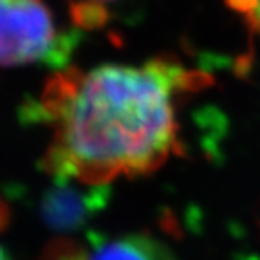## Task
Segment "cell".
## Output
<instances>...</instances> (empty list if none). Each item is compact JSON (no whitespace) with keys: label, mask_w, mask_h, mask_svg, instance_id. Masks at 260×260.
Masks as SVG:
<instances>
[{"label":"cell","mask_w":260,"mask_h":260,"mask_svg":"<svg viewBox=\"0 0 260 260\" xmlns=\"http://www.w3.org/2000/svg\"><path fill=\"white\" fill-rule=\"evenodd\" d=\"M195 73L168 60L58 71L40 98L51 126L44 167L56 181L103 186L157 170L177 148V96Z\"/></svg>","instance_id":"1"},{"label":"cell","mask_w":260,"mask_h":260,"mask_svg":"<svg viewBox=\"0 0 260 260\" xmlns=\"http://www.w3.org/2000/svg\"><path fill=\"white\" fill-rule=\"evenodd\" d=\"M58 47V25L44 0H0V67L38 63Z\"/></svg>","instance_id":"2"},{"label":"cell","mask_w":260,"mask_h":260,"mask_svg":"<svg viewBox=\"0 0 260 260\" xmlns=\"http://www.w3.org/2000/svg\"><path fill=\"white\" fill-rule=\"evenodd\" d=\"M74 184V181H56V186L45 193L42 203V217L54 230H76L102 206V191L105 188H76Z\"/></svg>","instance_id":"3"},{"label":"cell","mask_w":260,"mask_h":260,"mask_svg":"<svg viewBox=\"0 0 260 260\" xmlns=\"http://www.w3.org/2000/svg\"><path fill=\"white\" fill-rule=\"evenodd\" d=\"M83 260H174L161 244L145 235L102 240L83 255Z\"/></svg>","instance_id":"4"},{"label":"cell","mask_w":260,"mask_h":260,"mask_svg":"<svg viewBox=\"0 0 260 260\" xmlns=\"http://www.w3.org/2000/svg\"><path fill=\"white\" fill-rule=\"evenodd\" d=\"M232 8L237 9L248 24L260 35V0H230Z\"/></svg>","instance_id":"5"},{"label":"cell","mask_w":260,"mask_h":260,"mask_svg":"<svg viewBox=\"0 0 260 260\" xmlns=\"http://www.w3.org/2000/svg\"><path fill=\"white\" fill-rule=\"evenodd\" d=\"M0 260H6V255H4V251L0 249Z\"/></svg>","instance_id":"6"}]
</instances>
